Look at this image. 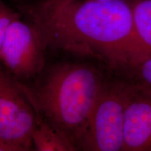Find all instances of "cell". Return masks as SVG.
Listing matches in <instances>:
<instances>
[{
  "mask_svg": "<svg viewBox=\"0 0 151 151\" xmlns=\"http://www.w3.org/2000/svg\"><path fill=\"white\" fill-rule=\"evenodd\" d=\"M27 10L45 48L93 59L120 76L140 60L127 0H43Z\"/></svg>",
  "mask_w": 151,
  "mask_h": 151,
  "instance_id": "obj_1",
  "label": "cell"
},
{
  "mask_svg": "<svg viewBox=\"0 0 151 151\" xmlns=\"http://www.w3.org/2000/svg\"><path fill=\"white\" fill-rule=\"evenodd\" d=\"M108 78L102 69L92 64L65 63L51 69L35 92L25 88L39 115L80 150L90 116Z\"/></svg>",
  "mask_w": 151,
  "mask_h": 151,
  "instance_id": "obj_2",
  "label": "cell"
},
{
  "mask_svg": "<svg viewBox=\"0 0 151 151\" xmlns=\"http://www.w3.org/2000/svg\"><path fill=\"white\" fill-rule=\"evenodd\" d=\"M124 79L108 78L90 115L80 150L122 151Z\"/></svg>",
  "mask_w": 151,
  "mask_h": 151,
  "instance_id": "obj_3",
  "label": "cell"
},
{
  "mask_svg": "<svg viewBox=\"0 0 151 151\" xmlns=\"http://www.w3.org/2000/svg\"><path fill=\"white\" fill-rule=\"evenodd\" d=\"M37 111L25 86L0 65V139L32 150Z\"/></svg>",
  "mask_w": 151,
  "mask_h": 151,
  "instance_id": "obj_4",
  "label": "cell"
},
{
  "mask_svg": "<svg viewBox=\"0 0 151 151\" xmlns=\"http://www.w3.org/2000/svg\"><path fill=\"white\" fill-rule=\"evenodd\" d=\"M45 48L37 28L19 16L7 29L0 52V65L19 81L32 78L43 70Z\"/></svg>",
  "mask_w": 151,
  "mask_h": 151,
  "instance_id": "obj_5",
  "label": "cell"
},
{
  "mask_svg": "<svg viewBox=\"0 0 151 151\" xmlns=\"http://www.w3.org/2000/svg\"><path fill=\"white\" fill-rule=\"evenodd\" d=\"M124 79L122 151H151V88Z\"/></svg>",
  "mask_w": 151,
  "mask_h": 151,
  "instance_id": "obj_6",
  "label": "cell"
},
{
  "mask_svg": "<svg viewBox=\"0 0 151 151\" xmlns=\"http://www.w3.org/2000/svg\"><path fill=\"white\" fill-rule=\"evenodd\" d=\"M32 139L33 146L38 151L77 150L63 134L44 120L38 112Z\"/></svg>",
  "mask_w": 151,
  "mask_h": 151,
  "instance_id": "obj_7",
  "label": "cell"
},
{
  "mask_svg": "<svg viewBox=\"0 0 151 151\" xmlns=\"http://www.w3.org/2000/svg\"><path fill=\"white\" fill-rule=\"evenodd\" d=\"M141 60L151 56V0H131Z\"/></svg>",
  "mask_w": 151,
  "mask_h": 151,
  "instance_id": "obj_8",
  "label": "cell"
},
{
  "mask_svg": "<svg viewBox=\"0 0 151 151\" xmlns=\"http://www.w3.org/2000/svg\"><path fill=\"white\" fill-rule=\"evenodd\" d=\"M122 77L151 88V56L132 66Z\"/></svg>",
  "mask_w": 151,
  "mask_h": 151,
  "instance_id": "obj_9",
  "label": "cell"
},
{
  "mask_svg": "<svg viewBox=\"0 0 151 151\" xmlns=\"http://www.w3.org/2000/svg\"><path fill=\"white\" fill-rule=\"evenodd\" d=\"M19 16L18 13L10 8L3 0H0V52L9 24Z\"/></svg>",
  "mask_w": 151,
  "mask_h": 151,
  "instance_id": "obj_10",
  "label": "cell"
},
{
  "mask_svg": "<svg viewBox=\"0 0 151 151\" xmlns=\"http://www.w3.org/2000/svg\"><path fill=\"white\" fill-rule=\"evenodd\" d=\"M0 151H21L20 149L14 145L0 139Z\"/></svg>",
  "mask_w": 151,
  "mask_h": 151,
  "instance_id": "obj_11",
  "label": "cell"
},
{
  "mask_svg": "<svg viewBox=\"0 0 151 151\" xmlns=\"http://www.w3.org/2000/svg\"><path fill=\"white\" fill-rule=\"evenodd\" d=\"M90 1H112V0H90Z\"/></svg>",
  "mask_w": 151,
  "mask_h": 151,
  "instance_id": "obj_12",
  "label": "cell"
}]
</instances>
